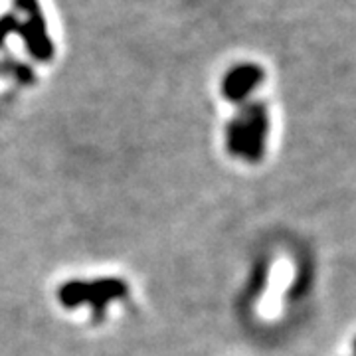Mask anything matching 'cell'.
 I'll use <instances>...</instances> for the list:
<instances>
[{
    "label": "cell",
    "instance_id": "1",
    "mask_svg": "<svg viewBox=\"0 0 356 356\" xmlns=\"http://www.w3.org/2000/svg\"><path fill=\"white\" fill-rule=\"evenodd\" d=\"M14 6L24 14V22H18L16 32L24 38L28 51L42 62L50 60L54 46L38 0H14Z\"/></svg>",
    "mask_w": 356,
    "mask_h": 356
},
{
    "label": "cell",
    "instance_id": "2",
    "mask_svg": "<svg viewBox=\"0 0 356 356\" xmlns=\"http://www.w3.org/2000/svg\"><path fill=\"white\" fill-rule=\"evenodd\" d=\"M261 79H264V70L259 65H238L229 70V74L224 79V93L229 99H243L261 83Z\"/></svg>",
    "mask_w": 356,
    "mask_h": 356
},
{
    "label": "cell",
    "instance_id": "3",
    "mask_svg": "<svg viewBox=\"0 0 356 356\" xmlns=\"http://www.w3.org/2000/svg\"><path fill=\"white\" fill-rule=\"evenodd\" d=\"M18 30V18L16 14H4L0 18V44L6 40V36H10Z\"/></svg>",
    "mask_w": 356,
    "mask_h": 356
},
{
    "label": "cell",
    "instance_id": "4",
    "mask_svg": "<svg viewBox=\"0 0 356 356\" xmlns=\"http://www.w3.org/2000/svg\"><path fill=\"white\" fill-rule=\"evenodd\" d=\"M355 355H356V339H355Z\"/></svg>",
    "mask_w": 356,
    "mask_h": 356
}]
</instances>
